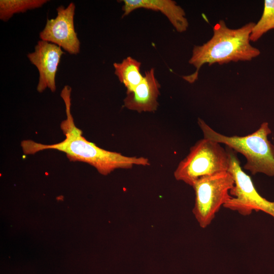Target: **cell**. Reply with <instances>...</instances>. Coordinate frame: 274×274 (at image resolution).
Masks as SVG:
<instances>
[{
	"instance_id": "cell-10",
	"label": "cell",
	"mask_w": 274,
	"mask_h": 274,
	"mask_svg": "<svg viewBox=\"0 0 274 274\" xmlns=\"http://www.w3.org/2000/svg\"><path fill=\"white\" fill-rule=\"evenodd\" d=\"M122 17L129 15L138 9L159 11L169 21L179 32L186 31L189 22L184 9L172 0H123Z\"/></svg>"
},
{
	"instance_id": "cell-13",
	"label": "cell",
	"mask_w": 274,
	"mask_h": 274,
	"mask_svg": "<svg viewBox=\"0 0 274 274\" xmlns=\"http://www.w3.org/2000/svg\"><path fill=\"white\" fill-rule=\"evenodd\" d=\"M272 29H274V0H265L262 16L252 29L250 41H258L263 35Z\"/></svg>"
},
{
	"instance_id": "cell-2",
	"label": "cell",
	"mask_w": 274,
	"mask_h": 274,
	"mask_svg": "<svg viewBox=\"0 0 274 274\" xmlns=\"http://www.w3.org/2000/svg\"><path fill=\"white\" fill-rule=\"evenodd\" d=\"M254 22H250L242 27L229 28L223 20L213 26V35L206 43L194 46L189 63L195 71L183 79L189 83H194L198 78L199 71L204 64L211 65L223 64L230 62L250 61L260 54V51L250 44V36Z\"/></svg>"
},
{
	"instance_id": "cell-11",
	"label": "cell",
	"mask_w": 274,
	"mask_h": 274,
	"mask_svg": "<svg viewBox=\"0 0 274 274\" xmlns=\"http://www.w3.org/2000/svg\"><path fill=\"white\" fill-rule=\"evenodd\" d=\"M141 62L128 56L121 62H115V74L126 88V93L132 91L143 80L141 73Z\"/></svg>"
},
{
	"instance_id": "cell-5",
	"label": "cell",
	"mask_w": 274,
	"mask_h": 274,
	"mask_svg": "<svg viewBox=\"0 0 274 274\" xmlns=\"http://www.w3.org/2000/svg\"><path fill=\"white\" fill-rule=\"evenodd\" d=\"M234 184L229 172L204 176L194 183L192 187L195 199L192 212L201 228L208 227L221 207L232 197L230 190Z\"/></svg>"
},
{
	"instance_id": "cell-12",
	"label": "cell",
	"mask_w": 274,
	"mask_h": 274,
	"mask_svg": "<svg viewBox=\"0 0 274 274\" xmlns=\"http://www.w3.org/2000/svg\"><path fill=\"white\" fill-rule=\"evenodd\" d=\"M47 0H1L0 19L8 21L14 14L42 7Z\"/></svg>"
},
{
	"instance_id": "cell-7",
	"label": "cell",
	"mask_w": 274,
	"mask_h": 274,
	"mask_svg": "<svg viewBox=\"0 0 274 274\" xmlns=\"http://www.w3.org/2000/svg\"><path fill=\"white\" fill-rule=\"evenodd\" d=\"M75 9L74 3H70L66 8L58 7L56 17L47 19L44 29L40 32L41 40L54 44L70 54H78L80 42L74 26Z\"/></svg>"
},
{
	"instance_id": "cell-6",
	"label": "cell",
	"mask_w": 274,
	"mask_h": 274,
	"mask_svg": "<svg viewBox=\"0 0 274 274\" xmlns=\"http://www.w3.org/2000/svg\"><path fill=\"white\" fill-rule=\"evenodd\" d=\"M227 149L230 156L228 172L232 175L234 184L230 190L232 197L223 207L243 216L262 211L274 218V201L267 200L258 193L251 177L243 170L236 152Z\"/></svg>"
},
{
	"instance_id": "cell-4",
	"label": "cell",
	"mask_w": 274,
	"mask_h": 274,
	"mask_svg": "<svg viewBox=\"0 0 274 274\" xmlns=\"http://www.w3.org/2000/svg\"><path fill=\"white\" fill-rule=\"evenodd\" d=\"M230 156L221 144L204 138L191 147L189 154L179 163L174 177L192 187L201 177L228 172Z\"/></svg>"
},
{
	"instance_id": "cell-1",
	"label": "cell",
	"mask_w": 274,
	"mask_h": 274,
	"mask_svg": "<svg viewBox=\"0 0 274 274\" xmlns=\"http://www.w3.org/2000/svg\"><path fill=\"white\" fill-rule=\"evenodd\" d=\"M72 88L65 85L60 96L65 106L66 118L60 124L65 136L62 141L51 145H45L32 140L21 142V146L25 154H33L47 149L57 150L65 153L71 161H80L94 166L101 174L106 175L118 168H131L133 165L147 166L149 160L143 157H128L121 154L101 149L87 141L82 131L76 126L71 113Z\"/></svg>"
},
{
	"instance_id": "cell-8",
	"label": "cell",
	"mask_w": 274,
	"mask_h": 274,
	"mask_svg": "<svg viewBox=\"0 0 274 274\" xmlns=\"http://www.w3.org/2000/svg\"><path fill=\"white\" fill-rule=\"evenodd\" d=\"M64 54L59 46L45 41L37 43L33 52L27 57L35 65L39 73L37 90L43 92L46 88L52 92L56 91L55 77L61 56Z\"/></svg>"
},
{
	"instance_id": "cell-3",
	"label": "cell",
	"mask_w": 274,
	"mask_h": 274,
	"mask_svg": "<svg viewBox=\"0 0 274 274\" xmlns=\"http://www.w3.org/2000/svg\"><path fill=\"white\" fill-rule=\"evenodd\" d=\"M198 124L203 138L224 144L244 156L246 162L244 168L252 175L262 173L274 176V145L268 139L271 133L268 122H263L257 130L245 136L222 134L200 118L198 119Z\"/></svg>"
},
{
	"instance_id": "cell-9",
	"label": "cell",
	"mask_w": 274,
	"mask_h": 274,
	"mask_svg": "<svg viewBox=\"0 0 274 274\" xmlns=\"http://www.w3.org/2000/svg\"><path fill=\"white\" fill-rule=\"evenodd\" d=\"M160 88L152 67L145 72L144 79L139 85L132 91L126 93L124 99V107L139 113L155 112L158 106Z\"/></svg>"
}]
</instances>
